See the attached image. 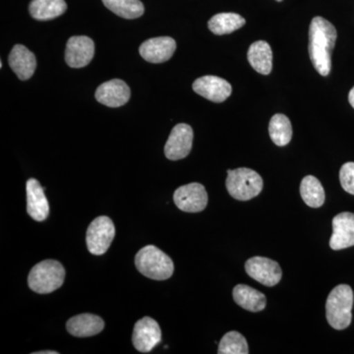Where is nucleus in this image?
<instances>
[{"label":"nucleus","mask_w":354,"mask_h":354,"mask_svg":"<svg viewBox=\"0 0 354 354\" xmlns=\"http://www.w3.org/2000/svg\"><path fill=\"white\" fill-rule=\"evenodd\" d=\"M337 30L320 16L313 18L309 28V55L320 75L328 76L332 68V51L337 41Z\"/></svg>","instance_id":"obj_1"},{"label":"nucleus","mask_w":354,"mask_h":354,"mask_svg":"<svg viewBox=\"0 0 354 354\" xmlns=\"http://www.w3.org/2000/svg\"><path fill=\"white\" fill-rule=\"evenodd\" d=\"M353 291L348 285L335 286L326 302V317L330 327L344 330L353 319Z\"/></svg>","instance_id":"obj_2"},{"label":"nucleus","mask_w":354,"mask_h":354,"mask_svg":"<svg viewBox=\"0 0 354 354\" xmlns=\"http://www.w3.org/2000/svg\"><path fill=\"white\" fill-rule=\"evenodd\" d=\"M135 265L143 276L155 281H165L171 278L174 271L169 256L153 245L145 246L136 254Z\"/></svg>","instance_id":"obj_3"},{"label":"nucleus","mask_w":354,"mask_h":354,"mask_svg":"<svg viewBox=\"0 0 354 354\" xmlns=\"http://www.w3.org/2000/svg\"><path fill=\"white\" fill-rule=\"evenodd\" d=\"M64 279L65 269L62 263L44 260L32 267L28 277V285L35 292L48 295L62 288Z\"/></svg>","instance_id":"obj_4"},{"label":"nucleus","mask_w":354,"mask_h":354,"mask_svg":"<svg viewBox=\"0 0 354 354\" xmlns=\"http://www.w3.org/2000/svg\"><path fill=\"white\" fill-rule=\"evenodd\" d=\"M225 186L230 196L239 201H249L257 197L263 190L262 177L259 174L247 167L228 169Z\"/></svg>","instance_id":"obj_5"},{"label":"nucleus","mask_w":354,"mask_h":354,"mask_svg":"<svg viewBox=\"0 0 354 354\" xmlns=\"http://www.w3.org/2000/svg\"><path fill=\"white\" fill-rule=\"evenodd\" d=\"M115 236L113 221L109 216H101L90 223L86 235L88 252L101 256L109 250Z\"/></svg>","instance_id":"obj_6"},{"label":"nucleus","mask_w":354,"mask_h":354,"mask_svg":"<svg viewBox=\"0 0 354 354\" xmlns=\"http://www.w3.org/2000/svg\"><path fill=\"white\" fill-rule=\"evenodd\" d=\"M177 208L186 213H199L208 205V193L202 184H186L177 188L174 194Z\"/></svg>","instance_id":"obj_7"},{"label":"nucleus","mask_w":354,"mask_h":354,"mask_svg":"<svg viewBox=\"0 0 354 354\" xmlns=\"http://www.w3.org/2000/svg\"><path fill=\"white\" fill-rule=\"evenodd\" d=\"M245 270L250 278L269 288L278 285L283 277V272L278 262L259 256L247 260Z\"/></svg>","instance_id":"obj_8"},{"label":"nucleus","mask_w":354,"mask_h":354,"mask_svg":"<svg viewBox=\"0 0 354 354\" xmlns=\"http://www.w3.org/2000/svg\"><path fill=\"white\" fill-rule=\"evenodd\" d=\"M194 133L190 125L179 123L169 134L165 146V157L171 160H183L187 157L193 146Z\"/></svg>","instance_id":"obj_9"},{"label":"nucleus","mask_w":354,"mask_h":354,"mask_svg":"<svg viewBox=\"0 0 354 354\" xmlns=\"http://www.w3.org/2000/svg\"><path fill=\"white\" fill-rule=\"evenodd\" d=\"M162 341V330L157 321L144 317L135 324L132 342L134 348L140 353H147L153 351Z\"/></svg>","instance_id":"obj_10"},{"label":"nucleus","mask_w":354,"mask_h":354,"mask_svg":"<svg viewBox=\"0 0 354 354\" xmlns=\"http://www.w3.org/2000/svg\"><path fill=\"white\" fill-rule=\"evenodd\" d=\"M95 55V44L86 36L71 37L65 50V62L72 68L87 66Z\"/></svg>","instance_id":"obj_11"},{"label":"nucleus","mask_w":354,"mask_h":354,"mask_svg":"<svg viewBox=\"0 0 354 354\" xmlns=\"http://www.w3.org/2000/svg\"><path fill=\"white\" fill-rule=\"evenodd\" d=\"M192 87L198 95L214 102H225L232 92V85L227 80L213 75L198 78Z\"/></svg>","instance_id":"obj_12"},{"label":"nucleus","mask_w":354,"mask_h":354,"mask_svg":"<svg viewBox=\"0 0 354 354\" xmlns=\"http://www.w3.org/2000/svg\"><path fill=\"white\" fill-rule=\"evenodd\" d=\"M176 50V43L171 37L147 39L140 46L139 53L146 62L162 64L171 59Z\"/></svg>","instance_id":"obj_13"},{"label":"nucleus","mask_w":354,"mask_h":354,"mask_svg":"<svg viewBox=\"0 0 354 354\" xmlns=\"http://www.w3.org/2000/svg\"><path fill=\"white\" fill-rule=\"evenodd\" d=\"M131 91L124 81L113 79L102 83L95 91V99L109 108H120L130 100Z\"/></svg>","instance_id":"obj_14"},{"label":"nucleus","mask_w":354,"mask_h":354,"mask_svg":"<svg viewBox=\"0 0 354 354\" xmlns=\"http://www.w3.org/2000/svg\"><path fill=\"white\" fill-rule=\"evenodd\" d=\"M354 246V214L344 212L333 218V234L330 247L342 250Z\"/></svg>","instance_id":"obj_15"},{"label":"nucleus","mask_w":354,"mask_h":354,"mask_svg":"<svg viewBox=\"0 0 354 354\" xmlns=\"http://www.w3.org/2000/svg\"><path fill=\"white\" fill-rule=\"evenodd\" d=\"M27 212L32 220L44 221L50 214V205L44 195V188L37 179L31 178L26 184Z\"/></svg>","instance_id":"obj_16"},{"label":"nucleus","mask_w":354,"mask_h":354,"mask_svg":"<svg viewBox=\"0 0 354 354\" xmlns=\"http://www.w3.org/2000/svg\"><path fill=\"white\" fill-rule=\"evenodd\" d=\"M9 65L20 80L31 78L37 68V59L34 53L22 44H16L8 57Z\"/></svg>","instance_id":"obj_17"},{"label":"nucleus","mask_w":354,"mask_h":354,"mask_svg":"<svg viewBox=\"0 0 354 354\" xmlns=\"http://www.w3.org/2000/svg\"><path fill=\"white\" fill-rule=\"evenodd\" d=\"M104 328V320L94 314H80L72 317L66 323V329L69 334L77 337H93L100 334Z\"/></svg>","instance_id":"obj_18"},{"label":"nucleus","mask_w":354,"mask_h":354,"mask_svg":"<svg viewBox=\"0 0 354 354\" xmlns=\"http://www.w3.org/2000/svg\"><path fill=\"white\" fill-rule=\"evenodd\" d=\"M249 64L262 75H269L272 69V50L265 41H254L247 53Z\"/></svg>","instance_id":"obj_19"},{"label":"nucleus","mask_w":354,"mask_h":354,"mask_svg":"<svg viewBox=\"0 0 354 354\" xmlns=\"http://www.w3.org/2000/svg\"><path fill=\"white\" fill-rule=\"evenodd\" d=\"M235 304L250 312H261L266 308L267 299L264 293L246 285H237L232 291Z\"/></svg>","instance_id":"obj_20"},{"label":"nucleus","mask_w":354,"mask_h":354,"mask_svg":"<svg viewBox=\"0 0 354 354\" xmlns=\"http://www.w3.org/2000/svg\"><path fill=\"white\" fill-rule=\"evenodd\" d=\"M66 10L67 4L64 0H32L29 6L32 17L39 21L55 19Z\"/></svg>","instance_id":"obj_21"},{"label":"nucleus","mask_w":354,"mask_h":354,"mask_svg":"<svg viewBox=\"0 0 354 354\" xmlns=\"http://www.w3.org/2000/svg\"><path fill=\"white\" fill-rule=\"evenodd\" d=\"M246 21L236 13H218L209 19V31L218 36L232 34L245 25Z\"/></svg>","instance_id":"obj_22"},{"label":"nucleus","mask_w":354,"mask_h":354,"mask_svg":"<svg viewBox=\"0 0 354 354\" xmlns=\"http://www.w3.org/2000/svg\"><path fill=\"white\" fill-rule=\"evenodd\" d=\"M300 195L305 204L311 208H320L325 203V190L318 178L313 176H307L302 179Z\"/></svg>","instance_id":"obj_23"},{"label":"nucleus","mask_w":354,"mask_h":354,"mask_svg":"<svg viewBox=\"0 0 354 354\" xmlns=\"http://www.w3.org/2000/svg\"><path fill=\"white\" fill-rule=\"evenodd\" d=\"M270 137L277 146L285 147L292 138V127L285 114H274L270 120Z\"/></svg>","instance_id":"obj_24"},{"label":"nucleus","mask_w":354,"mask_h":354,"mask_svg":"<svg viewBox=\"0 0 354 354\" xmlns=\"http://www.w3.org/2000/svg\"><path fill=\"white\" fill-rule=\"evenodd\" d=\"M102 3L111 12L124 19H136L141 17L145 11L140 0H102Z\"/></svg>","instance_id":"obj_25"},{"label":"nucleus","mask_w":354,"mask_h":354,"mask_svg":"<svg viewBox=\"0 0 354 354\" xmlns=\"http://www.w3.org/2000/svg\"><path fill=\"white\" fill-rule=\"evenodd\" d=\"M218 354H248V344L241 333L228 332L221 337L218 344Z\"/></svg>","instance_id":"obj_26"},{"label":"nucleus","mask_w":354,"mask_h":354,"mask_svg":"<svg viewBox=\"0 0 354 354\" xmlns=\"http://www.w3.org/2000/svg\"><path fill=\"white\" fill-rule=\"evenodd\" d=\"M339 181L344 191L354 195V162H349L342 165L339 171Z\"/></svg>","instance_id":"obj_27"},{"label":"nucleus","mask_w":354,"mask_h":354,"mask_svg":"<svg viewBox=\"0 0 354 354\" xmlns=\"http://www.w3.org/2000/svg\"><path fill=\"white\" fill-rule=\"evenodd\" d=\"M348 101L349 104H351V106L354 109V87L351 88V92H349Z\"/></svg>","instance_id":"obj_28"},{"label":"nucleus","mask_w":354,"mask_h":354,"mask_svg":"<svg viewBox=\"0 0 354 354\" xmlns=\"http://www.w3.org/2000/svg\"><path fill=\"white\" fill-rule=\"evenodd\" d=\"M34 354H58L57 351H38V353H32Z\"/></svg>","instance_id":"obj_29"},{"label":"nucleus","mask_w":354,"mask_h":354,"mask_svg":"<svg viewBox=\"0 0 354 354\" xmlns=\"http://www.w3.org/2000/svg\"><path fill=\"white\" fill-rule=\"evenodd\" d=\"M277 1L281 2L283 1V0H277Z\"/></svg>","instance_id":"obj_30"}]
</instances>
